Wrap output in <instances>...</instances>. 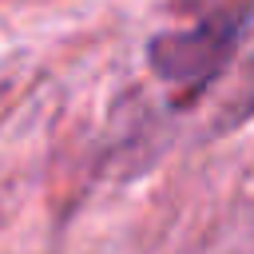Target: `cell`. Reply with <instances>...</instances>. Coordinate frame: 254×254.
I'll list each match as a JSON object with an SVG mask.
<instances>
[{
	"label": "cell",
	"mask_w": 254,
	"mask_h": 254,
	"mask_svg": "<svg viewBox=\"0 0 254 254\" xmlns=\"http://www.w3.org/2000/svg\"><path fill=\"white\" fill-rule=\"evenodd\" d=\"M238 28H242V16H202L190 32H171V36H159L151 44V64L163 79L171 83H206L222 60L230 56L234 40H238Z\"/></svg>",
	"instance_id": "obj_1"
}]
</instances>
